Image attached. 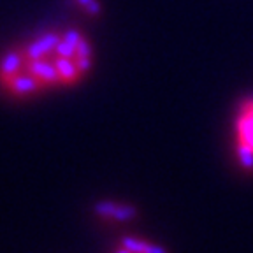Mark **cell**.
<instances>
[{
  "mask_svg": "<svg viewBox=\"0 0 253 253\" xmlns=\"http://www.w3.org/2000/svg\"><path fill=\"white\" fill-rule=\"evenodd\" d=\"M60 39L58 32H44L9 49L0 60V90L14 100H32L81 83L93 67V56H63L56 47Z\"/></svg>",
  "mask_w": 253,
  "mask_h": 253,
  "instance_id": "1",
  "label": "cell"
},
{
  "mask_svg": "<svg viewBox=\"0 0 253 253\" xmlns=\"http://www.w3.org/2000/svg\"><path fill=\"white\" fill-rule=\"evenodd\" d=\"M232 150L237 166L253 172V95L245 97L234 111Z\"/></svg>",
  "mask_w": 253,
  "mask_h": 253,
  "instance_id": "2",
  "label": "cell"
},
{
  "mask_svg": "<svg viewBox=\"0 0 253 253\" xmlns=\"http://www.w3.org/2000/svg\"><path fill=\"white\" fill-rule=\"evenodd\" d=\"M93 213L97 214V218L100 221L113 223V225H116V223H128V221H132L137 216V210L132 204L123 201H109V199L97 202L93 208Z\"/></svg>",
  "mask_w": 253,
  "mask_h": 253,
  "instance_id": "3",
  "label": "cell"
},
{
  "mask_svg": "<svg viewBox=\"0 0 253 253\" xmlns=\"http://www.w3.org/2000/svg\"><path fill=\"white\" fill-rule=\"evenodd\" d=\"M120 245L126 248L130 253H169L162 245L155 241H150L146 237L139 236H125L120 239Z\"/></svg>",
  "mask_w": 253,
  "mask_h": 253,
  "instance_id": "4",
  "label": "cell"
},
{
  "mask_svg": "<svg viewBox=\"0 0 253 253\" xmlns=\"http://www.w3.org/2000/svg\"><path fill=\"white\" fill-rule=\"evenodd\" d=\"M78 2L90 16H100V12H102L99 0H78Z\"/></svg>",
  "mask_w": 253,
  "mask_h": 253,
  "instance_id": "5",
  "label": "cell"
}]
</instances>
